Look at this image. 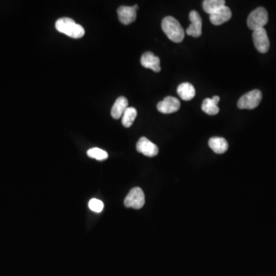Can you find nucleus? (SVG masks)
Returning <instances> with one entry per match:
<instances>
[{
  "instance_id": "nucleus-1",
  "label": "nucleus",
  "mask_w": 276,
  "mask_h": 276,
  "mask_svg": "<svg viewBox=\"0 0 276 276\" xmlns=\"http://www.w3.org/2000/svg\"><path fill=\"white\" fill-rule=\"evenodd\" d=\"M162 29L172 42L180 43L185 37L184 30L180 22L172 16H167L162 21Z\"/></svg>"
},
{
  "instance_id": "nucleus-2",
  "label": "nucleus",
  "mask_w": 276,
  "mask_h": 276,
  "mask_svg": "<svg viewBox=\"0 0 276 276\" xmlns=\"http://www.w3.org/2000/svg\"><path fill=\"white\" fill-rule=\"evenodd\" d=\"M56 28L59 32L73 39H80L84 35V28L70 18H62L56 22Z\"/></svg>"
},
{
  "instance_id": "nucleus-3",
  "label": "nucleus",
  "mask_w": 276,
  "mask_h": 276,
  "mask_svg": "<svg viewBox=\"0 0 276 276\" xmlns=\"http://www.w3.org/2000/svg\"><path fill=\"white\" fill-rule=\"evenodd\" d=\"M268 21V12L263 7H259L249 14L247 19L248 27L253 31L263 29Z\"/></svg>"
},
{
  "instance_id": "nucleus-4",
  "label": "nucleus",
  "mask_w": 276,
  "mask_h": 276,
  "mask_svg": "<svg viewBox=\"0 0 276 276\" xmlns=\"http://www.w3.org/2000/svg\"><path fill=\"white\" fill-rule=\"evenodd\" d=\"M263 94L260 90L255 89L249 91L239 98L237 106L239 109L252 110L257 108L261 102Z\"/></svg>"
},
{
  "instance_id": "nucleus-5",
  "label": "nucleus",
  "mask_w": 276,
  "mask_h": 276,
  "mask_svg": "<svg viewBox=\"0 0 276 276\" xmlns=\"http://www.w3.org/2000/svg\"><path fill=\"white\" fill-rule=\"evenodd\" d=\"M145 204V197L140 187H135L127 196L125 200V207L134 209H141Z\"/></svg>"
},
{
  "instance_id": "nucleus-6",
  "label": "nucleus",
  "mask_w": 276,
  "mask_h": 276,
  "mask_svg": "<svg viewBox=\"0 0 276 276\" xmlns=\"http://www.w3.org/2000/svg\"><path fill=\"white\" fill-rule=\"evenodd\" d=\"M253 39L256 49L260 53H266L270 50V41L264 28L253 31Z\"/></svg>"
},
{
  "instance_id": "nucleus-7",
  "label": "nucleus",
  "mask_w": 276,
  "mask_h": 276,
  "mask_svg": "<svg viewBox=\"0 0 276 276\" xmlns=\"http://www.w3.org/2000/svg\"><path fill=\"white\" fill-rule=\"evenodd\" d=\"M137 150L149 157H155L158 154L159 149L157 145L150 141L149 139L142 137L139 139L136 146Z\"/></svg>"
},
{
  "instance_id": "nucleus-8",
  "label": "nucleus",
  "mask_w": 276,
  "mask_h": 276,
  "mask_svg": "<svg viewBox=\"0 0 276 276\" xmlns=\"http://www.w3.org/2000/svg\"><path fill=\"white\" fill-rule=\"evenodd\" d=\"M190 20L191 22V25L187 28V35L190 36H193L194 38H198L201 36L202 34V19L201 15L197 11H191L190 15H189Z\"/></svg>"
},
{
  "instance_id": "nucleus-9",
  "label": "nucleus",
  "mask_w": 276,
  "mask_h": 276,
  "mask_svg": "<svg viewBox=\"0 0 276 276\" xmlns=\"http://www.w3.org/2000/svg\"><path fill=\"white\" fill-rule=\"evenodd\" d=\"M138 5L134 6H121L118 8V15L120 22L124 25H129L137 19V9Z\"/></svg>"
},
{
  "instance_id": "nucleus-10",
  "label": "nucleus",
  "mask_w": 276,
  "mask_h": 276,
  "mask_svg": "<svg viewBox=\"0 0 276 276\" xmlns=\"http://www.w3.org/2000/svg\"><path fill=\"white\" fill-rule=\"evenodd\" d=\"M157 110L162 114H172L177 112L180 108V102L174 97H166L157 104Z\"/></svg>"
},
{
  "instance_id": "nucleus-11",
  "label": "nucleus",
  "mask_w": 276,
  "mask_h": 276,
  "mask_svg": "<svg viewBox=\"0 0 276 276\" xmlns=\"http://www.w3.org/2000/svg\"><path fill=\"white\" fill-rule=\"evenodd\" d=\"M140 63L143 67L151 69L155 72H159L161 70L160 58L150 52L143 53L140 59Z\"/></svg>"
},
{
  "instance_id": "nucleus-12",
  "label": "nucleus",
  "mask_w": 276,
  "mask_h": 276,
  "mask_svg": "<svg viewBox=\"0 0 276 276\" xmlns=\"http://www.w3.org/2000/svg\"><path fill=\"white\" fill-rule=\"evenodd\" d=\"M232 17V12L230 8L226 5H224L219 10L210 15L209 19L211 22L215 25H220L228 22Z\"/></svg>"
},
{
  "instance_id": "nucleus-13",
  "label": "nucleus",
  "mask_w": 276,
  "mask_h": 276,
  "mask_svg": "<svg viewBox=\"0 0 276 276\" xmlns=\"http://www.w3.org/2000/svg\"><path fill=\"white\" fill-rule=\"evenodd\" d=\"M128 108V101L125 97H119L114 104L111 109V116L114 119H119L123 116L125 111Z\"/></svg>"
},
{
  "instance_id": "nucleus-14",
  "label": "nucleus",
  "mask_w": 276,
  "mask_h": 276,
  "mask_svg": "<svg viewBox=\"0 0 276 276\" xmlns=\"http://www.w3.org/2000/svg\"><path fill=\"white\" fill-rule=\"evenodd\" d=\"M177 93L181 99L187 101H191L195 97L196 91L191 83L184 82L178 86Z\"/></svg>"
},
{
  "instance_id": "nucleus-15",
  "label": "nucleus",
  "mask_w": 276,
  "mask_h": 276,
  "mask_svg": "<svg viewBox=\"0 0 276 276\" xmlns=\"http://www.w3.org/2000/svg\"><path fill=\"white\" fill-rule=\"evenodd\" d=\"M209 146L215 153L219 154L225 153L229 148V144L226 139L219 137L211 138L209 140Z\"/></svg>"
},
{
  "instance_id": "nucleus-16",
  "label": "nucleus",
  "mask_w": 276,
  "mask_h": 276,
  "mask_svg": "<svg viewBox=\"0 0 276 276\" xmlns=\"http://www.w3.org/2000/svg\"><path fill=\"white\" fill-rule=\"evenodd\" d=\"M226 2L224 0H205L203 2V7L207 13L212 15L224 6Z\"/></svg>"
},
{
  "instance_id": "nucleus-17",
  "label": "nucleus",
  "mask_w": 276,
  "mask_h": 276,
  "mask_svg": "<svg viewBox=\"0 0 276 276\" xmlns=\"http://www.w3.org/2000/svg\"><path fill=\"white\" fill-rule=\"evenodd\" d=\"M137 115H138V111H137L135 108L130 107V108H127L123 116H122V125L125 128H130L133 125L134 122H135Z\"/></svg>"
},
{
  "instance_id": "nucleus-18",
  "label": "nucleus",
  "mask_w": 276,
  "mask_h": 276,
  "mask_svg": "<svg viewBox=\"0 0 276 276\" xmlns=\"http://www.w3.org/2000/svg\"><path fill=\"white\" fill-rule=\"evenodd\" d=\"M202 110L209 115H217L219 111V107L212 101V98H206L203 101Z\"/></svg>"
},
{
  "instance_id": "nucleus-19",
  "label": "nucleus",
  "mask_w": 276,
  "mask_h": 276,
  "mask_svg": "<svg viewBox=\"0 0 276 276\" xmlns=\"http://www.w3.org/2000/svg\"><path fill=\"white\" fill-rule=\"evenodd\" d=\"M88 156L98 160H105L108 157V153L102 149L94 147L88 150Z\"/></svg>"
},
{
  "instance_id": "nucleus-20",
  "label": "nucleus",
  "mask_w": 276,
  "mask_h": 276,
  "mask_svg": "<svg viewBox=\"0 0 276 276\" xmlns=\"http://www.w3.org/2000/svg\"><path fill=\"white\" fill-rule=\"evenodd\" d=\"M88 207L91 210L95 212H101L104 209V204L98 199H91L88 203Z\"/></svg>"
},
{
  "instance_id": "nucleus-21",
  "label": "nucleus",
  "mask_w": 276,
  "mask_h": 276,
  "mask_svg": "<svg viewBox=\"0 0 276 276\" xmlns=\"http://www.w3.org/2000/svg\"><path fill=\"white\" fill-rule=\"evenodd\" d=\"M212 101L215 103V105H218V103H219V100H220V98L219 96H215L212 97Z\"/></svg>"
}]
</instances>
